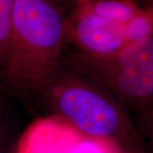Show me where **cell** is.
Returning <instances> with one entry per match:
<instances>
[{
	"instance_id": "1",
	"label": "cell",
	"mask_w": 153,
	"mask_h": 153,
	"mask_svg": "<svg viewBox=\"0 0 153 153\" xmlns=\"http://www.w3.org/2000/svg\"><path fill=\"white\" fill-rule=\"evenodd\" d=\"M34 95L52 116L83 134L111 140L125 153H147L142 134L125 107L61 60Z\"/></svg>"
},
{
	"instance_id": "2",
	"label": "cell",
	"mask_w": 153,
	"mask_h": 153,
	"mask_svg": "<svg viewBox=\"0 0 153 153\" xmlns=\"http://www.w3.org/2000/svg\"><path fill=\"white\" fill-rule=\"evenodd\" d=\"M70 22L51 0H15L3 77L5 91L34 94L60 62Z\"/></svg>"
},
{
	"instance_id": "3",
	"label": "cell",
	"mask_w": 153,
	"mask_h": 153,
	"mask_svg": "<svg viewBox=\"0 0 153 153\" xmlns=\"http://www.w3.org/2000/svg\"><path fill=\"white\" fill-rule=\"evenodd\" d=\"M60 60L112 94L128 113L139 117L141 131L152 135L153 38L127 44L112 55L94 56L74 50L61 55Z\"/></svg>"
},
{
	"instance_id": "4",
	"label": "cell",
	"mask_w": 153,
	"mask_h": 153,
	"mask_svg": "<svg viewBox=\"0 0 153 153\" xmlns=\"http://www.w3.org/2000/svg\"><path fill=\"white\" fill-rule=\"evenodd\" d=\"M16 153H125L109 140L83 134L55 116L38 118L23 132Z\"/></svg>"
},
{
	"instance_id": "5",
	"label": "cell",
	"mask_w": 153,
	"mask_h": 153,
	"mask_svg": "<svg viewBox=\"0 0 153 153\" xmlns=\"http://www.w3.org/2000/svg\"><path fill=\"white\" fill-rule=\"evenodd\" d=\"M70 22L68 42L77 51L94 56L112 55L123 49L127 42L123 25L111 22L81 7Z\"/></svg>"
},
{
	"instance_id": "6",
	"label": "cell",
	"mask_w": 153,
	"mask_h": 153,
	"mask_svg": "<svg viewBox=\"0 0 153 153\" xmlns=\"http://www.w3.org/2000/svg\"><path fill=\"white\" fill-rule=\"evenodd\" d=\"M74 5L121 25H125L143 10L133 0H76Z\"/></svg>"
},
{
	"instance_id": "7",
	"label": "cell",
	"mask_w": 153,
	"mask_h": 153,
	"mask_svg": "<svg viewBox=\"0 0 153 153\" xmlns=\"http://www.w3.org/2000/svg\"><path fill=\"white\" fill-rule=\"evenodd\" d=\"M127 44L139 43L153 38L152 10L146 9L123 25Z\"/></svg>"
},
{
	"instance_id": "8",
	"label": "cell",
	"mask_w": 153,
	"mask_h": 153,
	"mask_svg": "<svg viewBox=\"0 0 153 153\" xmlns=\"http://www.w3.org/2000/svg\"><path fill=\"white\" fill-rule=\"evenodd\" d=\"M14 4L15 0H0V85L2 87L6 54L10 39L11 14Z\"/></svg>"
},
{
	"instance_id": "9",
	"label": "cell",
	"mask_w": 153,
	"mask_h": 153,
	"mask_svg": "<svg viewBox=\"0 0 153 153\" xmlns=\"http://www.w3.org/2000/svg\"><path fill=\"white\" fill-rule=\"evenodd\" d=\"M4 90V88L0 85V153H8L12 125L9 109L2 94Z\"/></svg>"
},
{
	"instance_id": "10",
	"label": "cell",
	"mask_w": 153,
	"mask_h": 153,
	"mask_svg": "<svg viewBox=\"0 0 153 153\" xmlns=\"http://www.w3.org/2000/svg\"><path fill=\"white\" fill-rule=\"evenodd\" d=\"M52 2H54L55 4H57L58 6H60V8L64 5H68L71 4H75L76 0H51Z\"/></svg>"
}]
</instances>
